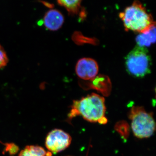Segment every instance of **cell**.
Wrapping results in <instances>:
<instances>
[{
    "label": "cell",
    "mask_w": 156,
    "mask_h": 156,
    "mask_svg": "<svg viewBox=\"0 0 156 156\" xmlns=\"http://www.w3.org/2000/svg\"><path fill=\"white\" fill-rule=\"evenodd\" d=\"M44 5H45V6H47L48 5H49V7H50V8H52L53 7V6H52V5H51V4H49V3L46 2H44Z\"/></svg>",
    "instance_id": "cell-12"
},
{
    "label": "cell",
    "mask_w": 156,
    "mask_h": 156,
    "mask_svg": "<svg viewBox=\"0 0 156 156\" xmlns=\"http://www.w3.org/2000/svg\"><path fill=\"white\" fill-rule=\"evenodd\" d=\"M71 108L69 118L80 115L90 122L101 124L107 122L105 117V100L98 94L92 93L80 100L74 101Z\"/></svg>",
    "instance_id": "cell-1"
},
{
    "label": "cell",
    "mask_w": 156,
    "mask_h": 156,
    "mask_svg": "<svg viewBox=\"0 0 156 156\" xmlns=\"http://www.w3.org/2000/svg\"><path fill=\"white\" fill-rule=\"evenodd\" d=\"M9 62V58L6 52L0 45V69L6 66Z\"/></svg>",
    "instance_id": "cell-11"
},
{
    "label": "cell",
    "mask_w": 156,
    "mask_h": 156,
    "mask_svg": "<svg viewBox=\"0 0 156 156\" xmlns=\"http://www.w3.org/2000/svg\"><path fill=\"white\" fill-rule=\"evenodd\" d=\"M71 136L61 129H54L46 137L45 145L50 152L56 154L66 149L71 143Z\"/></svg>",
    "instance_id": "cell-5"
},
{
    "label": "cell",
    "mask_w": 156,
    "mask_h": 156,
    "mask_svg": "<svg viewBox=\"0 0 156 156\" xmlns=\"http://www.w3.org/2000/svg\"><path fill=\"white\" fill-rule=\"evenodd\" d=\"M18 156H50L43 147L38 146H27Z\"/></svg>",
    "instance_id": "cell-10"
},
{
    "label": "cell",
    "mask_w": 156,
    "mask_h": 156,
    "mask_svg": "<svg viewBox=\"0 0 156 156\" xmlns=\"http://www.w3.org/2000/svg\"><path fill=\"white\" fill-rule=\"evenodd\" d=\"M138 46L148 47L156 41V27L153 26L149 30L145 32L140 34L136 39Z\"/></svg>",
    "instance_id": "cell-8"
},
{
    "label": "cell",
    "mask_w": 156,
    "mask_h": 156,
    "mask_svg": "<svg viewBox=\"0 0 156 156\" xmlns=\"http://www.w3.org/2000/svg\"><path fill=\"white\" fill-rule=\"evenodd\" d=\"M119 17L126 30L140 34L145 32L155 25L152 16L138 1H135L131 6L126 8L120 13Z\"/></svg>",
    "instance_id": "cell-2"
},
{
    "label": "cell",
    "mask_w": 156,
    "mask_h": 156,
    "mask_svg": "<svg viewBox=\"0 0 156 156\" xmlns=\"http://www.w3.org/2000/svg\"><path fill=\"white\" fill-rule=\"evenodd\" d=\"M58 5L64 7L69 14H77L81 10V1H58ZM81 16V14H80Z\"/></svg>",
    "instance_id": "cell-9"
},
{
    "label": "cell",
    "mask_w": 156,
    "mask_h": 156,
    "mask_svg": "<svg viewBox=\"0 0 156 156\" xmlns=\"http://www.w3.org/2000/svg\"><path fill=\"white\" fill-rule=\"evenodd\" d=\"M98 70L99 68L97 62L91 58H81L76 65L77 75L84 80L94 79L98 73Z\"/></svg>",
    "instance_id": "cell-6"
},
{
    "label": "cell",
    "mask_w": 156,
    "mask_h": 156,
    "mask_svg": "<svg viewBox=\"0 0 156 156\" xmlns=\"http://www.w3.org/2000/svg\"><path fill=\"white\" fill-rule=\"evenodd\" d=\"M134 136L139 139L152 136L156 130V123L151 113L147 112L141 106H133L129 115Z\"/></svg>",
    "instance_id": "cell-4"
},
{
    "label": "cell",
    "mask_w": 156,
    "mask_h": 156,
    "mask_svg": "<svg viewBox=\"0 0 156 156\" xmlns=\"http://www.w3.org/2000/svg\"><path fill=\"white\" fill-rule=\"evenodd\" d=\"M64 18L61 12L51 9L45 14L43 23L45 27L51 31L58 30L64 23Z\"/></svg>",
    "instance_id": "cell-7"
},
{
    "label": "cell",
    "mask_w": 156,
    "mask_h": 156,
    "mask_svg": "<svg viewBox=\"0 0 156 156\" xmlns=\"http://www.w3.org/2000/svg\"><path fill=\"white\" fill-rule=\"evenodd\" d=\"M125 60L126 70L132 76L143 78L151 73V58L146 48L136 46Z\"/></svg>",
    "instance_id": "cell-3"
}]
</instances>
